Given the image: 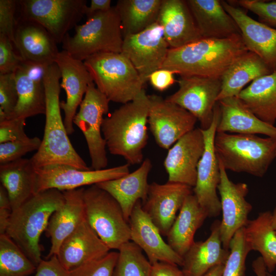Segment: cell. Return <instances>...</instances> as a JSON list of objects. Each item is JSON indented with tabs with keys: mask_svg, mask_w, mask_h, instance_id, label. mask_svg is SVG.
Masks as SVG:
<instances>
[{
	"mask_svg": "<svg viewBox=\"0 0 276 276\" xmlns=\"http://www.w3.org/2000/svg\"><path fill=\"white\" fill-rule=\"evenodd\" d=\"M13 42L24 62L43 68L54 63L59 52L54 38L43 26L17 16Z\"/></svg>",
	"mask_w": 276,
	"mask_h": 276,
	"instance_id": "obj_18",
	"label": "cell"
},
{
	"mask_svg": "<svg viewBox=\"0 0 276 276\" xmlns=\"http://www.w3.org/2000/svg\"><path fill=\"white\" fill-rule=\"evenodd\" d=\"M62 191L51 189L34 194L12 211L6 234L37 267L42 261L40 238L52 214L63 204Z\"/></svg>",
	"mask_w": 276,
	"mask_h": 276,
	"instance_id": "obj_4",
	"label": "cell"
},
{
	"mask_svg": "<svg viewBox=\"0 0 276 276\" xmlns=\"http://www.w3.org/2000/svg\"><path fill=\"white\" fill-rule=\"evenodd\" d=\"M14 73L0 75V111L3 121L13 112L18 102Z\"/></svg>",
	"mask_w": 276,
	"mask_h": 276,
	"instance_id": "obj_42",
	"label": "cell"
},
{
	"mask_svg": "<svg viewBox=\"0 0 276 276\" xmlns=\"http://www.w3.org/2000/svg\"><path fill=\"white\" fill-rule=\"evenodd\" d=\"M17 1L0 0V34L12 42L16 24Z\"/></svg>",
	"mask_w": 276,
	"mask_h": 276,
	"instance_id": "obj_45",
	"label": "cell"
},
{
	"mask_svg": "<svg viewBox=\"0 0 276 276\" xmlns=\"http://www.w3.org/2000/svg\"><path fill=\"white\" fill-rule=\"evenodd\" d=\"M148 124L159 147L169 150L185 134L193 130L198 121L189 111L156 95H148Z\"/></svg>",
	"mask_w": 276,
	"mask_h": 276,
	"instance_id": "obj_12",
	"label": "cell"
},
{
	"mask_svg": "<svg viewBox=\"0 0 276 276\" xmlns=\"http://www.w3.org/2000/svg\"><path fill=\"white\" fill-rule=\"evenodd\" d=\"M241 35L224 39L202 38L169 49L162 68L181 76L221 79L229 67L248 52Z\"/></svg>",
	"mask_w": 276,
	"mask_h": 276,
	"instance_id": "obj_1",
	"label": "cell"
},
{
	"mask_svg": "<svg viewBox=\"0 0 276 276\" xmlns=\"http://www.w3.org/2000/svg\"><path fill=\"white\" fill-rule=\"evenodd\" d=\"M12 213V210L0 208V235L5 234Z\"/></svg>",
	"mask_w": 276,
	"mask_h": 276,
	"instance_id": "obj_51",
	"label": "cell"
},
{
	"mask_svg": "<svg viewBox=\"0 0 276 276\" xmlns=\"http://www.w3.org/2000/svg\"><path fill=\"white\" fill-rule=\"evenodd\" d=\"M118 251L113 276H151L152 264L135 243L127 242Z\"/></svg>",
	"mask_w": 276,
	"mask_h": 276,
	"instance_id": "obj_38",
	"label": "cell"
},
{
	"mask_svg": "<svg viewBox=\"0 0 276 276\" xmlns=\"http://www.w3.org/2000/svg\"><path fill=\"white\" fill-rule=\"evenodd\" d=\"M229 251L222 276H244L246 259L251 250L246 242L243 227L239 229L232 238Z\"/></svg>",
	"mask_w": 276,
	"mask_h": 276,
	"instance_id": "obj_39",
	"label": "cell"
},
{
	"mask_svg": "<svg viewBox=\"0 0 276 276\" xmlns=\"http://www.w3.org/2000/svg\"><path fill=\"white\" fill-rule=\"evenodd\" d=\"M218 103L220 117L217 132L261 134L276 139V127L259 119L238 97L226 98Z\"/></svg>",
	"mask_w": 276,
	"mask_h": 276,
	"instance_id": "obj_29",
	"label": "cell"
},
{
	"mask_svg": "<svg viewBox=\"0 0 276 276\" xmlns=\"http://www.w3.org/2000/svg\"><path fill=\"white\" fill-rule=\"evenodd\" d=\"M110 100L90 83L73 120L86 141L93 170L105 169L108 164L106 144L101 134L103 116L109 111Z\"/></svg>",
	"mask_w": 276,
	"mask_h": 276,
	"instance_id": "obj_10",
	"label": "cell"
},
{
	"mask_svg": "<svg viewBox=\"0 0 276 276\" xmlns=\"http://www.w3.org/2000/svg\"><path fill=\"white\" fill-rule=\"evenodd\" d=\"M129 166L127 163L108 169L89 170L59 164L34 167L35 194L51 189L61 191L76 189L117 179L129 173Z\"/></svg>",
	"mask_w": 276,
	"mask_h": 276,
	"instance_id": "obj_11",
	"label": "cell"
},
{
	"mask_svg": "<svg viewBox=\"0 0 276 276\" xmlns=\"http://www.w3.org/2000/svg\"><path fill=\"white\" fill-rule=\"evenodd\" d=\"M163 0H119L114 6L123 38L139 33L157 22Z\"/></svg>",
	"mask_w": 276,
	"mask_h": 276,
	"instance_id": "obj_36",
	"label": "cell"
},
{
	"mask_svg": "<svg viewBox=\"0 0 276 276\" xmlns=\"http://www.w3.org/2000/svg\"><path fill=\"white\" fill-rule=\"evenodd\" d=\"M267 276H274V275L271 274V273L267 272Z\"/></svg>",
	"mask_w": 276,
	"mask_h": 276,
	"instance_id": "obj_56",
	"label": "cell"
},
{
	"mask_svg": "<svg viewBox=\"0 0 276 276\" xmlns=\"http://www.w3.org/2000/svg\"><path fill=\"white\" fill-rule=\"evenodd\" d=\"M244 237L250 250L261 254L268 272L276 267V234L272 227L271 212L265 211L248 221L243 227Z\"/></svg>",
	"mask_w": 276,
	"mask_h": 276,
	"instance_id": "obj_35",
	"label": "cell"
},
{
	"mask_svg": "<svg viewBox=\"0 0 276 276\" xmlns=\"http://www.w3.org/2000/svg\"><path fill=\"white\" fill-rule=\"evenodd\" d=\"M55 63L61 76L60 86L66 95V101L60 102L64 113V124L68 135L74 132L73 120L83 100L92 77L83 61L72 57L66 51H59Z\"/></svg>",
	"mask_w": 276,
	"mask_h": 276,
	"instance_id": "obj_21",
	"label": "cell"
},
{
	"mask_svg": "<svg viewBox=\"0 0 276 276\" xmlns=\"http://www.w3.org/2000/svg\"><path fill=\"white\" fill-rule=\"evenodd\" d=\"M119 252L109 251L103 257L70 271L73 276H113Z\"/></svg>",
	"mask_w": 276,
	"mask_h": 276,
	"instance_id": "obj_41",
	"label": "cell"
},
{
	"mask_svg": "<svg viewBox=\"0 0 276 276\" xmlns=\"http://www.w3.org/2000/svg\"><path fill=\"white\" fill-rule=\"evenodd\" d=\"M220 117V107L217 102L211 126L206 130L202 129L205 148L198 165L196 182L193 189V194L208 217H217L221 212V202L217 193L220 179V168L214 148Z\"/></svg>",
	"mask_w": 276,
	"mask_h": 276,
	"instance_id": "obj_13",
	"label": "cell"
},
{
	"mask_svg": "<svg viewBox=\"0 0 276 276\" xmlns=\"http://www.w3.org/2000/svg\"><path fill=\"white\" fill-rule=\"evenodd\" d=\"M25 125L26 120L22 119H7L0 121V144L29 138L25 132Z\"/></svg>",
	"mask_w": 276,
	"mask_h": 276,
	"instance_id": "obj_46",
	"label": "cell"
},
{
	"mask_svg": "<svg viewBox=\"0 0 276 276\" xmlns=\"http://www.w3.org/2000/svg\"><path fill=\"white\" fill-rule=\"evenodd\" d=\"M75 30L73 36L66 35L62 43L63 50L76 59L83 61L99 53H121L124 38L114 6L94 13Z\"/></svg>",
	"mask_w": 276,
	"mask_h": 276,
	"instance_id": "obj_6",
	"label": "cell"
},
{
	"mask_svg": "<svg viewBox=\"0 0 276 276\" xmlns=\"http://www.w3.org/2000/svg\"><path fill=\"white\" fill-rule=\"evenodd\" d=\"M148 95L143 89L133 100L104 118L102 132L109 152L122 156L129 165L143 162L148 139Z\"/></svg>",
	"mask_w": 276,
	"mask_h": 276,
	"instance_id": "obj_3",
	"label": "cell"
},
{
	"mask_svg": "<svg viewBox=\"0 0 276 276\" xmlns=\"http://www.w3.org/2000/svg\"><path fill=\"white\" fill-rule=\"evenodd\" d=\"M34 276H73L70 271L65 268L54 256L48 260H43L37 266Z\"/></svg>",
	"mask_w": 276,
	"mask_h": 276,
	"instance_id": "obj_47",
	"label": "cell"
},
{
	"mask_svg": "<svg viewBox=\"0 0 276 276\" xmlns=\"http://www.w3.org/2000/svg\"><path fill=\"white\" fill-rule=\"evenodd\" d=\"M83 62L96 87L110 101L125 104L144 89L137 71L121 53H99Z\"/></svg>",
	"mask_w": 276,
	"mask_h": 276,
	"instance_id": "obj_7",
	"label": "cell"
},
{
	"mask_svg": "<svg viewBox=\"0 0 276 276\" xmlns=\"http://www.w3.org/2000/svg\"><path fill=\"white\" fill-rule=\"evenodd\" d=\"M45 68L23 62L15 72L18 102L8 119H26L45 113Z\"/></svg>",
	"mask_w": 276,
	"mask_h": 276,
	"instance_id": "obj_25",
	"label": "cell"
},
{
	"mask_svg": "<svg viewBox=\"0 0 276 276\" xmlns=\"http://www.w3.org/2000/svg\"><path fill=\"white\" fill-rule=\"evenodd\" d=\"M174 73L167 69L160 68L153 72L149 77L151 85L155 89L164 91L175 81Z\"/></svg>",
	"mask_w": 276,
	"mask_h": 276,
	"instance_id": "obj_48",
	"label": "cell"
},
{
	"mask_svg": "<svg viewBox=\"0 0 276 276\" xmlns=\"http://www.w3.org/2000/svg\"><path fill=\"white\" fill-rule=\"evenodd\" d=\"M202 38L224 39L241 35L233 18L219 0H187Z\"/></svg>",
	"mask_w": 276,
	"mask_h": 276,
	"instance_id": "obj_28",
	"label": "cell"
},
{
	"mask_svg": "<svg viewBox=\"0 0 276 276\" xmlns=\"http://www.w3.org/2000/svg\"><path fill=\"white\" fill-rule=\"evenodd\" d=\"M208 217L192 193L187 197L179 213L168 232V244L179 256L183 257L195 242L197 230Z\"/></svg>",
	"mask_w": 276,
	"mask_h": 276,
	"instance_id": "obj_31",
	"label": "cell"
},
{
	"mask_svg": "<svg viewBox=\"0 0 276 276\" xmlns=\"http://www.w3.org/2000/svg\"><path fill=\"white\" fill-rule=\"evenodd\" d=\"M238 97L259 119L274 126L276 122V71L251 82Z\"/></svg>",
	"mask_w": 276,
	"mask_h": 276,
	"instance_id": "obj_34",
	"label": "cell"
},
{
	"mask_svg": "<svg viewBox=\"0 0 276 276\" xmlns=\"http://www.w3.org/2000/svg\"><path fill=\"white\" fill-rule=\"evenodd\" d=\"M178 89L166 99L176 103L194 115L201 129L211 125L217 97L221 89V79L197 76H181Z\"/></svg>",
	"mask_w": 276,
	"mask_h": 276,
	"instance_id": "obj_14",
	"label": "cell"
},
{
	"mask_svg": "<svg viewBox=\"0 0 276 276\" xmlns=\"http://www.w3.org/2000/svg\"><path fill=\"white\" fill-rule=\"evenodd\" d=\"M272 72L257 55L247 52L238 58L222 76L221 89L217 101L238 97L247 84Z\"/></svg>",
	"mask_w": 276,
	"mask_h": 276,
	"instance_id": "obj_32",
	"label": "cell"
},
{
	"mask_svg": "<svg viewBox=\"0 0 276 276\" xmlns=\"http://www.w3.org/2000/svg\"><path fill=\"white\" fill-rule=\"evenodd\" d=\"M236 2L243 9L256 14L260 22L270 27H276L275 1L239 0Z\"/></svg>",
	"mask_w": 276,
	"mask_h": 276,
	"instance_id": "obj_43",
	"label": "cell"
},
{
	"mask_svg": "<svg viewBox=\"0 0 276 276\" xmlns=\"http://www.w3.org/2000/svg\"><path fill=\"white\" fill-rule=\"evenodd\" d=\"M271 221L272 227L276 234V205L273 212L271 213Z\"/></svg>",
	"mask_w": 276,
	"mask_h": 276,
	"instance_id": "obj_55",
	"label": "cell"
},
{
	"mask_svg": "<svg viewBox=\"0 0 276 276\" xmlns=\"http://www.w3.org/2000/svg\"><path fill=\"white\" fill-rule=\"evenodd\" d=\"M110 250L85 219L62 243L56 256L65 268L72 271L103 257Z\"/></svg>",
	"mask_w": 276,
	"mask_h": 276,
	"instance_id": "obj_24",
	"label": "cell"
},
{
	"mask_svg": "<svg viewBox=\"0 0 276 276\" xmlns=\"http://www.w3.org/2000/svg\"><path fill=\"white\" fill-rule=\"evenodd\" d=\"M85 219L110 249L119 250L130 241V227L119 203L96 185L84 188Z\"/></svg>",
	"mask_w": 276,
	"mask_h": 276,
	"instance_id": "obj_8",
	"label": "cell"
},
{
	"mask_svg": "<svg viewBox=\"0 0 276 276\" xmlns=\"http://www.w3.org/2000/svg\"><path fill=\"white\" fill-rule=\"evenodd\" d=\"M220 179L218 186L222 218L220 235L223 247L229 250L235 233L247 224L252 205L246 200L249 189L245 183H235L228 178L226 170L218 159Z\"/></svg>",
	"mask_w": 276,
	"mask_h": 276,
	"instance_id": "obj_16",
	"label": "cell"
},
{
	"mask_svg": "<svg viewBox=\"0 0 276 276\" xmlns=\"http://www.w3.org/2000/svg\"><path fill=\"white\" fill-rule=\"evenodd\" d=\"M151 276H185L178 266L173 264L158 262L152 264Z\"/></svg>",
	"mask_w": 276,
	"mask_h": 276,
	"instance_id": "obj_49",
	"label": "cell"
},
{
	"mask_svg": "<svg viewBox=\"0 0 276 276\" xmlns=\"http://www.w3.org/2000/svg\"><path fill=\"white\" fill-rule=\"evenodd\" d=\"M221 2L237 23L248 51L257 55L273 72L276 71V29L254 19L246 10L228 1Z\"/></svg>",
	"mask_w": 276,
	"mask_h": 276,
	"instance_id": "obj_22",
	"label": "cell"
},
{
	"mask_svg": "<svg viewBox=\"0 0 276 276\" xmlns=\"http://www.w3.org/2000/svg\"><path fill=\"white\" fill-rule=\"evenodd\" d=\"M0 208L8 209L12 210L8 193L2 185L0 186Z\"/></svg>",
	"mask_w": 276,
	"mask_h": 276,
	"instance_id": "obj_53",
	"label": "cell"
},
{
	"mask_svg": "<svg viewBox=\"0 0 276 276\" xmlns=\"http://www.w3.org/2000/svg\"><path fill=\"white\" fill-rule=\"evenodd\" d=\"M36 173L30 159L21 158L0 165L1 185L7 191L12 211L34 194Z\"/></svg>",
	"mask_w": 276,
	"mask_h": 276,
	"instance_id": "obj_33",
	"label": "cell"
},
{
	"mask_svg": "<svg viewBox=\"0 0 276 276\" xmlns=\"http://www.w3.org/2000/svg\"><path fill=\"white\" fill-rule=\"evenodd\" d=\"M224 264L216 266L202 276H222Z\"/></svg>",
	"mask_w": 276,
	"mask_h": 276,
	"instance_id": "obj_54",
	"label": "cell"
},
{
	"mask_svg": "<svg viewBox=\"0 0 276 276\" xmlns=\"http://www.w3.org/2000/svg\"><path fill=\"white\" fill-rule=\"evenodd\" d=\"M141 202H136L129 218L130 241L146 254L151 264L163 262L182 267L183 258L163 240L159 229L143 209Z\"/></svg>",
	"mask_w": 276,
	"mask_h": 276,
	"instance_id": "obj_19",
	"label": "cell"
},
{
	"mask_svg": "<svg viewBox=\"0 0 276 276\" xmlns=\"http://www.w3.org/2000/svg\"><path fill=\"white\" fill-rule=\"evenodd\" d=\"M193 188L181 183L168 181L164 184L152 182L149 185L147 197L143 208L159 229L167 236Z\"/></svg>",
	"mask_w": 276,
	"mask_h": 276,
	"instance_id": "obj_20",
	"label": "cell"
},
{
	"mask_svg": "<svg viewBox=\"0 0 276 276\" xmlns=\"http://www.w3.org/2000/svg\"><path fill=\"white\" fill-rule=\"evenodd\" d=\"M41 144V140L37 136L0 144V165L20 159L28 152L37 151Z\"/></svg>",
	"mask_w": 276,
	"mask_h": 276,
	"instance_id": "obj_40",
	"label": "cell"
},
{
	"mask_svg": "<svg viewBox=\"0 0 276 276\" xmlns=\"http://www.w3.org/2000/svg\"><path fill=\"white\" fill-rule=\"evenodd\" d=\"M23 62L13 42L6 36L0 34V75L14 73Z\"/></svg>",
	"mask_w": 276,
	"mask_h": 276,
	"instance_id": "obj_44",
	"label": "cell"
},
{
	"mask_svg": "<svg viewBox=\"0 0 276 276\" xmlns=\"http://www.w3.org/2000/svg\"><path fill=\"white\" fill-rule=\"evenodd\" d=\"M252 268L256 276H267L268 271L261 256L253 261Z\"/></svg>",
	"mask_w": 276,
	"mask_h": 276,
	"instance_id": "obj_52",
	"label": "cell"
},
{
	"mask_svg": "<svg viewBox=\"0 0 276 276\" xmlns=\"http://www.w3.org/2000/svg\"><path fill=\"white\" fill-rule=\"evenodd\" d=\"M111 2L110 0H91L89 6L87 8L86 18H88L95 13L110 9L112 7Z\"/></svg>",
	"mask_w": 276,
	"mask_h": 276,
	"instance_id": "obj_50",
	"label": "cell"
},
{
	"mask_svg": "<svg viewBox=\"0 0 276 276\" xmlns=\"http://www.w3.org/2000/svg\"><path fill=\"white\" fill-rule=\"evenodd\" d=\"M220 221H215L204 241L194 242L183 257L185 276H202L214 267L225 264L230 251L223 247L220 235Z\"/></svg>",
	"mask_w": 276,
	"mask_h": 276,
	"instance_id": "obj_30",
	"label": "cell"
},
{
	"mask_svg": "<svg viewBox=\"0 0 276 276\" xmlns=\"http://www.w3.org/2000/svg\"><path fill=\"white\" fill-rule=\"evenodd\" d=\"M205 148L201 128H195L179 140L169 150L164 162L168 174V181L194 188L197 167Z\"/></svg>",
	"mask_w": 276,
	"mask_h": 276,
	"instance_id": "obj_17",
	"label": "cell"
},
{
	"mask_svg": "<svg viewBox=\"0 0 276 276\" xmlns=\"http://www.w3.org/2000/svg\"><path fill=\"white\" fill-rule=\"evenodd\" d=\"M169 49L162 27L155 22L139 33L124 37L121 53L145 84L153 72L162 68Z\"/></svg>",
	"mask_w": 276,
	"mask_h": 276,
	"instance_id": "obj_15",
	"label": "cell"
},
{
	"mask_svg": "<svg viewBox=\"0 0 276 276\" xmlns=\"http://www.w3.org/2000/svg\"><path fill=\"white\" fill-rule=\"evenodd\" d=\"M61 78L54 63L44 69L45 123L43 139L39 149L30 158L35 168L59 164L89 170L85 161L76 152L68 137L60 112L59 95Z\"/></svg>",
	"mask_w": 276,
	"mask_h": 276,
	"instance_id": "obj_2",
	"label": "cell"
},
{
	"mask_svg": "<svg viewBox=\"0 0 276 276\" xmlns=\"http://www.w3.org/2000/svg\"><path fill=\"white\" fill-rule=\"evenodd\" d=\"M84 188L62 191L64 204L51 216L45 230L51 239L48 258L56 256L64 240L85 219Z\"/></svg>",
	"mask_w": 276,
	"mask_h": 276,
	"instance_id": "obj_26",
	"label": "cell"
},
{
	"mask_svg": "<svg viewBox=\"0 0 276 276\" xmlns=\"http://www.w3.org/2000/svg\"><path fill=\"white\" fill-rule=\"evenodd\" d=\"M36 268L9 236L0 235V276H29Z\"/></svg>",
	"mask_w": 276,
	"mask_h": 276,
	"instance_id": "obj_37",
	"label": "cell"
},
{
	"mask_svg": "<svg viewBox=\"0 0 276 276\" xmlns=\"http://www.w3.org/2000/svg\"><path fill=\"white\" fill-rule=\"evenodd\" d=\"M215 151L224 168L262 177L276 157V139L216 132Z\"/></svg>",
	"mask_w": 276,
	"mask_h": 276,
	"instance_id": "obj_5",
	"label": "cell"
},
{
	"mask_svg": "<svg viewBox=\"0 0 276 276\" xmlns=\"http://www.w3.org/2000/svg\"><path fill=\"white\" fill-rule=\"evenodd\" d=\"M87 7L86 0H19L17 16L39 24L61 43L85 15Z\"/></svg>",
	"mask_w": 276,
	"mask_h": 276,
	"instance_id": "obj_9",
	"label": "cell"
},
{
	"mask_svg": "<svg viewBox=\"0 0 276 276\" xmlns=\"http://www.w3.org/2000/svg\"><path fill=\"white\" fill-rule=\"evenodd\" d=\"M157 22L170 49H177L202 39L185 0H163Z\"/></svg>",
	"mask_w": 276,
	"mask_h": 276,
	"instance_id": "obj_23",
	"label": "cell"
},
{
	"mask_svg": "<svg viewBox=\"0 0 276 276\" xmlns=\"http://www.w3.org/2000/svg\"><path fill=\"white\" fill-rule=\"evenodd\" d=\"M152 166L151 160L147 158L135 171L118 178L96 184L117 200L128 222L136 202L139 200L144 202L147 198L149 185L148 176Z\"/></svg>",
	"mask_w": 276,
	"mask_h": 276,
	"instance_id": "obj_27",
	"label": "cell"
}]
</instances>
